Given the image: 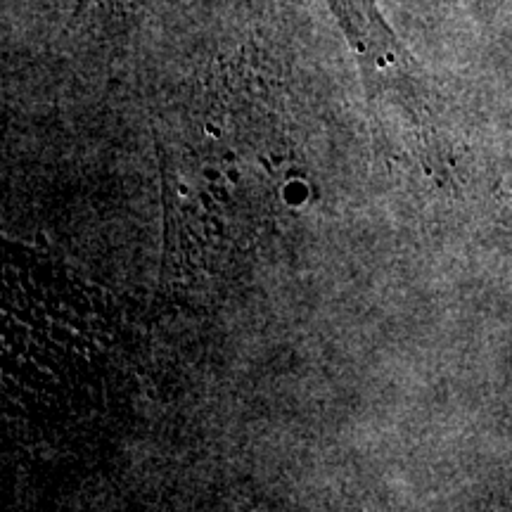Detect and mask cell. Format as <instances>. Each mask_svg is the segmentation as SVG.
<instances>
[{"label":"cell","instance_id":"1","mask_svg":"<svg viewBox=\"0 0 512 512\" xmlns=\"http://www.w3.org/2000/svg\"><path fill=\"white\" fill-rule=\"evenodd\" d=\"M354 53L370 100H387L403 112L418 107L415 69L375 0H325Z\"/></svg>","mask_w":512,"mask_h":512},{"label":"cell","instance_id":"2","mask_svg":"<svg viewBox=\"0 0 512 512\" xmlns=\"http://www.w3.org/2000/svg\"><path fill=\"white\" fill-rule=\"evenodd\" d=\"M145 0H79L81 8L107 19H124L136 12Z\"/></svg>","mask_w":512,"mask_h":512}]
</instances>
